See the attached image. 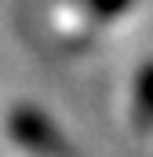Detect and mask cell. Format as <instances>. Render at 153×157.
Masks as SVG:
<instances>
[{"label":"cell","instance_id":"obj_3","mask_svg":"<svg viewBox=\"0 0 153 157\" xmlns=\"http://www.w3.org/2000/svg\"><path fill=\"white\" fill-rule=\"evenodd\" d=\"M84 4H88V11L99 15V18H117V15H124L135 0H84Z\"/></svg>","mask_w":153,"mask_h":157},{"label":"cell","instance_id":"obj_1","mask_svg":"<svg viewBox=\"0 0 153 157\" xmlns=\"http://www.w3.org/2000/svg\"><path fill=\"white\" fill-rule=\"evenodd\" d=\"M7 128H11L15 143H18L22 150H29V154H40V157L62 154V135H58V128L51 124L47 113H40V110H33V106L11 110Z\"/></svg>","mask_w":153,"mask_h":157},{"label":"cell","instance_id":"obj_2","mask_svg":"<svg viewBox=\"0 0 153 157\" xmlns=\"http://www.w3.org/2000/svg\"><path fill=\"white\" fill-rule=\"evenodd\" d=\"M135 124L142 132H153V62H146L135 77V95H131Z\"/></svg>","mask_w":153,"mask_h":157}]
</instances>
